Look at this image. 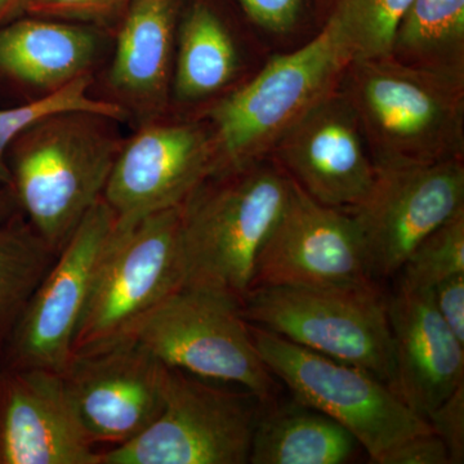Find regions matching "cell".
I'll return each instance as SVG.
<instances>
[{
	"instance_id": "6da1fadb",
	"label": "cell",
	"mask_w": 464,
	"mask_h": 464,
	"mask_svg": "<svg viewBox=\"0 0 464 464\" xmlns=\"http://www.w3.org/2000/svg\"><path fill=\"white\" fill-rule=\"evenodd\" d=\"M123 121L93 110H61L8 148L12 188L27 221L54 252L102 199L125 136Z\"/></svg>"
},
{
	"instance_id": "7a4b0ae2",
	"label": "cell",
	"mask_w": 464,
	"mask_h": 464,
	"mask_svg": "<svg viewBox=\"0 0 464 464\" xmlns=\"http://www.w3.org/2000/svg\"><path fill=\"white\" fill-rule=\"evenodd\" d=\"M292 188L285 170L264 159L222 168L200 183L179 207L185 286L241 304Z\"/></svg>"
},
{
	"instance_id": "3957f363",
	"label": "cell",
	"mask_w": 464,
	"mask_h": 464,
	"mask_svg": "<svg viewBox=\"0 0 464 464\" xmlns=\"http://www.w3.org/2000/svg\"><path fill=\"white\" fill-rule=\"evenodd\" d=\"M340 88L355 110L375 167L463 159L464 78L392 56L353 58Z\"/></svg>"
},
{
	"instance_id": "277c9868",
	"label": "cell",
	"mask_w": 464,
	"mask_h": 464,
	"mask_svg": "<svg viewBox=\"0 0 464 464\" xmlns=\"http://www.w3.org/2000/svg\"><path fill=\"white\" fill-rule=\"evenodd\" d=\"M353 60L340 27L324 21L313 41L273 58L248 83L217 99L204 116L215 130L219 169L252 163L273 151L299 119L338 90Z\"/></svg>"
},
{
	"instance_id": "5b68a950",
	"label": "cell",
	"mask_w": 464,
	"mask_h": 464,
	"mask_svg": "<svg viewBox=\"0 0 464 464\" xmlns=\"http://www.w3.org/2000/svg\"><path fill=\"white\" fill-rule=\"evenodd\" d=\"M185 279L179 207L116 225L92 280L72 353L132 340Z\"/></svg>"
},
{
	"instance_id": "8992f818",
	"label": "cell",
	"mask_w": 464,
	"mask_h": 464,
	"mask_svg": "<svg viewBox=\"0 0 464 464\" xmlns=\"http://www.w3.org/2000/svg\"><path fill=\"white\" fill-rule=\"evenodd\" d=\"M240 313L249 324L364 369L395 391L389 311L373 283L253 288L241 302Z\"/></svg>"
},
{
	"instance_id": "52a82bcc",
	"label": "cell",
	"mask_w": 464,
	"mask_h": 464,
	"mask_svg": "<svg viewBox=\"0 0 464 464\" xmlns=\"http://www.w3.org/2000/svg\"><path fill=\"white\" fill-rule=\"evenodd\" d=\"M167 366L164 406L139 438L101 464H246L265 400L243 387Z\"/></svg>"
},
{
	"instance_id": "ba28073f",
	"label": "cell",
	"mask_w": 464,
	"mask_h": 464,
	"mask_svg": "<svg viewBox=\"0 0 464 464\" xmlns=\"http://www.w3.org/2000/svg\"><path fill=\"white\" fill-rule=\"evenodd\" d=\"M253 343L268 371L292 398L328 415L353 433L372 463L406 440L432 432L386 383L364 369L293 343L249 324Z\"/></svg>"
},
{
	"instance_id": "9c48e42d",
	"label": "cell",
	"mask_w": 464,
	"mask_h": 464,
	"mask_svg": "<svg viewBox=\"0 0 464 464\" xmlns=\"http://www.w3.org/2000/svg\"><path fill=\"white\" fill-rule=\"evenodd\" d=\"M136 340L167 366L277 398L279 381L253 343L240 304L208 290L183 288L145 320Z\"/></svg>"
},
{
	"instance_id": "30bf717a",
	"label": "cell",
	"mask_w": 464,
	"mask_h": 464,
	"mask_svg": "<svg viewBox=\"0 0 464 464\" xmlns=\"http://www.w3.org/2000/svg\"><path fill=\"white\" fill-rule=\"evenodd\" d=\"M221 168L209 121L166 114L137 125L125 137L103 199L119 226L181 207L195 188Z\"/></svg>"
},
{
	"instance_id": "8fae6325",
	"label": "cell",
	"mask_w": 464,
	"mask_h": 464,
	"mask_svg": "<svg viewBox=\"0 0 464 464\" xmlns=\"http://www.w3.org/2000/svg\"><path fill=\"white\" fill-rule=\"evenodd\" d=\"M464 209L463 159L377 167L371 190L350 213L371 277L399 273L418 244Z\"/></svg>"
},
{
	"instance_id": "7c38bea8",
	"label": "cell",
	"mask_w": 464,
	"mask_h": 464,
	"mask_svg": "<svg viewBox=\"0 0 464 464\" xmlns=\"http://www.w3.org/2000/svg\"><path fill=\"white\" fill-rule=\"evenodd\" d=\"M116 217L105 199L97 201L53 265L0 353V364L63 373L72 360L79 320L103 250L114 234Z\"/></svg>"
},
{
	"instance_id": "4fadbf2b",
	"label": "cell",
	"mask_w": 464,
	"mask_h": 464,
	"mask_svg": "<svg viewBox=\"0 0 464 464\" xmlns=\"http://www.w3.org/2000/svg\"><path fill=\"white\" fill-rule=\"evenodd\" d=\"M61 377L82 429L101 451L139 438L163 411L167 365L136 338L75 353Z\"/></svg>"
},
{
	"instance_id": "5bb4252c",
	"label": "cell",
	"mask_w": 464,
	"mask_h": 464,
	"mask_svg": "<svg viewBox=\"0 0 464 464\" xmlns=\"http://www.w3.org/2000/svg\"><path fill=\"white\" fill-rule=\"evenodd\" d=\"M371 283L353 216L317 203L293 181L288 203L259 250L252 289Z\"/></svg>"
},
{
	"instance_id": "9a60e30c",
	"label": "cell",
	"mask_w": 464,
	"mask_h": 464,
	"mask_svg": "<svg viewBox=\"0 0 464 464\" xmlns=\"http://www.w3.org/2000/svg\"><path fill=\"white\" fill-rule=\"evenodd\" d=\"M271 152L308 197L343 212L364 200L377 173L355 110L340 87L299 119Z\"/></svg>"
},
{
	"instance_id": "2e32d148",
	"label": "cell",
	"mask_w": 464,
	"mask_h": 464,
	"mask_svg": "<svg viewBox=\"0 0 464 464\" xmlns=\"http://www.w3.org/2000/svg\"><path fill=\"white\" fill-rule=\"evenodd\" d=\"M114 34L100 27L21 16L0 26V103L50 97L106 65Z\"/></svg>"
},
{
	"instance_id": "e0dca14e",
	"label": "cell",
	"mask_w": 464,
	"mask_h": 464,
	"mask_svg": "<svg viewBox=\"0 0 464 464\" xmlns=\"http://www.w3.org/2000/svg\"><path fill=\"white\" fill-rule=\"evenodd\" d=\"M0 464H101L61 373L0 364Z\"/></svg>"
},
{
	"instance_id": "ac0fdd59",
	"label": "cell",
	"mask_w": 464,
	"mask_h": 464,
	"mask_svg": "<svg viewBox=\"0 0 464 464\" xmlns=\"http://www.w3.org/2000/svg\"><path fill=\"white\" fill-rule=\"evenodd\" d=\"M182 0H132L116 27L97 99L140 125L172 102L177 27Z\"/></svg>"
},
{
	"instance_id": "d6986e66",
	"label": "cell",
	"mask_w": 464,
	"mask_h": 464,
	"mask_svg": "<svg viewBox=\"0 0 464 464\" xmlns=\"http://www.w3.org/2000/svg\"><path fill=\"white\" fill-rule=\"evenodd\" d=\"M395 356V391L427 418L464 383V344L439 315L431 290H398L387 304Z\"/></svg>"
},
{
	"instance_id": "ffe728a7",
	"label": "cell",
	"mask_w": 464,
	"mask_h": 464,
	"mask_svg": "<svg viewBox=\"0 0 464 464\" xmlns=\"http://www.w3.org/2000/svg\"><path fill=\"white\" fill-rule=\"evenodd\" d=\"M362 445L328 415L290 401H266L259 415L250 464H343Z\"/></svg>"
},
{
	"instance_id": "44dd1931",
	"label": "cell",
	"mask_w": 464,
	"mask_h": 464,
	"mask_svg": "<svg viewBox=\"0 0 464 464\" xmlns=\"http://www.w3.org/2000/svg\"><path fill=\"white\" fill-rule=\"evenodd\" d=\"M172 100L195 103L221 93L237 78L239 53L224 21L197 2L179 21Z\"/></svg>"
},
{
	"instance_id": "7402d4cb",
	"label": "cell",
	"mask_w": 464,
	"mask_h": 464,
	"mask_svg": "<svg viewBox=\"0 0 464 464\" xmlns=\"http://www.w3.org/2000/svg\"><path fill=\"white\" fill-rule=\"evenodd\" d=\"M391 56L405 65L464 78V0H411Z\"/></svg>"
},
{
	"instance_id": "603a6c76",
	"label": "cell",
	"mask_w": 464,
	"mask_h": 464,
	"mask_svg": "<svg viewBox=\"0 0 464 464\" xmlns=\"http://www.w3.org/2000/svg\"><path fill=\"white\" fill-rule=\"evenodd\" d=\"M57 255L23 212L0 224V353Z\"/></svg>"
},
{
	"instance_id": "cb8c5ba5",
	"label": "cell",
	"mask_w": 464,
	"mask_h": 464,
	"mask_svg": "<svg viewBox=\"0 0 464 464\" xmlns=\"http://www.w3.org/2000/svg\"><path fill=\"white\" fill-rule=\"evenodd\" d=\"M325 21L340 27L353 58L391 56L393 36L411 0H317Z\"/></svg>"
},
{
	"instance_id": "d4e9b609",
	"label": "cell",
	"mask_w": 464,
	"mask_h": 464,
	"mask_svg": "<svg viewBox=\"0 0 464 464\" xmlns=\"http://www.w3.org/2000/svg\"><path fill=\"white\" fill-rule=\"evenodd\" d=\"M94 79L96 76H84L45 99L0 108V183L12 188L11 173L5 159L11 143L30 125L52 112L72 109L93 110L115 116L125 123V115L121 109L94 96L92 92Z\"/></svg>"
},
{
	"instance_id": "484cf974",
	"label": "cell",
	"mask_w": 464,
	"mask_h": 464,
	"mask_svg": "<svg viewBox=\"0 0 464 464\" xmlns=\"http://www.w3.org/2000/svg\"><path fill=\"white\" fill-rule=\"evenodd\" d=\"M400 290L426 292L464 274V209L418 244L400 268Z\"/></svg>"
},
{
	"instance_id": "4316f807",
	"label": "cell",
	"mask_w": 464,
	"mask_h": 464,
	"mask_svg": "<svg viewBox=\"0 0 464 464\" xmlns=\"http://www.w3.org/2000/svg\"><path fill=\"white\" fill-rule=\"evenodd\" d=\"M132 0H27L24 16L100 27L114 34Z\"/></svg>"
},
{
	"instance_id": "83f0119b",
	"label": "cell",
	"mask_w": 464,
	"mask_h": 464,
	"mask_svg": "<svg viewBox=\"0 0 464 464\" xmlns=\"http://www.w3.org/2000/svg\"><path fill=\"white\" fill-rule=\"evenodd\" d=\"M427 422L448 449L449 462H464V383L427 415Z\"/></svg>"
},
{
	"instance_id": "f1b7e54d",
	"label": "cell",
	"mask_w": 464,
	"mask_h": 464,
	"mask_svg": "<svg viewBox=\"0 0 464 464\" xmlns=\"http://www.w3.org/2000/svg\"><path fill=\"white\" fill-rule=\"evenodd\" d=\"M250 20L271 33H288L297 24L302 0H239Z\"/></svg>"
},
{
	"instance_id": "f546056e",
	"label": "cell",
	"mask_w": 464,
	"mask_h": 464,
	"mask_svg": "<svg viewBox=\"0 0 464 464\" xmlns=\"http://www.w3.org/2000/svg\"><path fill=\"white\" fill-rule=\"evenodd\" d=\"M381 464H450L448 449L435 432L406 440L382 459Z\"/></svg>"
},
{
	"instance_id": "4dcf8cb0",
	"label": "cell",
	"mask_w": 464,
	"mask_h": 464,
	"mask_svg": "<svg viewBox=\"0 0 464 464\" xmlns=\"http://www.w3.org/2000/svg\"><path fill=\"white\" fill-rule=\"evenodd\" d=\"M431 295L439 315L464 344V274L433 286Z\"/></svg>"
},
{
	"instance_id": "1f68e13d",
	"label": "cell",
	"mask_w": 464,
	"mask_h": 464,
	"mask_svg": "<svg viewBox=\"0 0 464 464\" xmlns=\"http://www.w3.org/2000/svg\"><path fill=\"white\" fill-rule=\"evenodd\" d=\"M18 212H21V208L14 188L0 183V224Z\"/></svg>"
},
{
	"instance_id": "d6a6232c",
	"label": "cell",
	"mask_w": 464,
	"mask_h": 464,
	"mask_svg": "<svg viewBox=\"0 0 464 464\" xmlns=\"http://www.w3.org/2000/svg\"><path fill=\"white\" fill-rule=\"evenodd\" d=\"M27 0H0V26L24 16Z\"/></svg>"
}]
</instances>
